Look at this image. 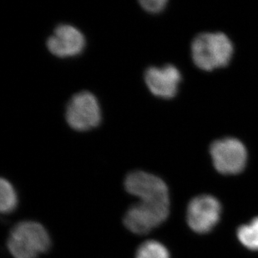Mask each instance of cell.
Here are the masks:
<instances>
[{"mask_svg": "<svg viewBox=\"0 0 258 258\" xmlns=\"http://www.w3.org/2000/svg\"><path fill=\"white\" fill-rule=\"evenodd\" d=\"M5 244L11 258H40L51 250L53 239L41 222L23 219L9 230Z\"/></svg>", "mask_w": 258, "mask_h": 258, "instance_id": "cell-1", "label": "cell"}, {"mask_svg": "<svg viewBox=\"0 0 258 258\" xmlns=\"http://www.w3.org/2000/svg\"><path fill=\"white\" fill-rule=\"evenodd\" d=\"M233 54L231 39L220 32L202 33L191 44V55L196 66L206 71L227 66Z\"/></svg>", "mask_w": 258, "mask_h": 258, "instance_id": "cell-2", "label": "cell"}, {"mask_svg": "<svg viewBox=\"0 0 258 258\" xmlns=\"http://www.w3.org/2000/svg\"><path fill=\"white\" fill-rule=\"evenodd\" d=\"M171 204L136 200L122 216V226L132 236H147L168 219Z\"/></svg>", "mask_w": 258, "mask_h": 258, "instance_id": "cell-3", "label": "cell"}, {"mask_svg": "<svg viewBox=\"0 0 258 258\" xmlns=\"http://www.w3.org/2000/svg\"><path fill=\"white\" fill-rule=\"evenodd\" d=\"M124 189L140 202L171 204L168 185L153 173L141 170L128 173L124 178Z\"/></svg>", "mask_w": 258, "mask_h": 258, "instance_id": "cell-4", "label": "cell"}, {"mask_svg": "<svg viewBox=\"0 0 258 258\" xmlns=\"http://www.w3.org/2000/svg\"><path fill=\"white\" fill-rule=\"evenodd\" d=\"M66 117L69 125L77 132L98 126L101 121V109L97 98L89 91L77 93L69 101Z\"/></svg>", "mask_w": 258, "mask_h": 258, "instance_id": "cell-5", "label": "cell"}, {"mask_svg": "<svg viewBox=\"0 0 258 258\" xmlns=\"http://www.w3.org/2000/svg\"><path fill=\"white\" fill-rule=\"evenodd\" d=\"M210 153L215 168L224 175H236L246 167L247 151L236 138L217 140L212 144Z\"/></svg>", "mask_w": 258, "mask_h": 258, "instance_id": "cell-6", "label": "cell"}, {"mask_svg": "<svg viewBox=\"0 0 258 258\" xmlns=\"http://www.w3.org/2000/svg\"><path fill=\"white\" fill-rule=\"evenodd\" d=\"M222 206L217 198L210 195L196 197L186 208V222L197 233H207L219 222Z\"/></svg>", "mask_w": 258, "mask_h": 258, "instance_id": "cell-7", "label": "cell"}, {"mask_svg": "<svg viewBox=\"0 0 258 258\" xmlns=\"http://www.w3.org/2000/svg\"><path fill=\"white\" fill-rule=\"evenodd\" d=\"M83 33L73 25H60L47 40V48L54 56L71 58L77 56L86 48Z\"/></svg>", "mask_w": 258, "mask_h": 258, "instance_id": "cell-8", "label": "cell"}, {"mask_svg": "<svg viewBox=\"0 0 258 258\" xmlns=\"http://www.w3.org/2000/svg\"><path fill=\"white\" fill-rule=\"evenodd\" d=\"M144 79L149 90L155 96L171 99L177 94L181 74L172 64H166L162 67L151 66L146 70Z\"/></svg>", "mask_w": 258, "mask_h": 258, "instance_id": "cell-9", "label": "cell"}, {"mask_svg": "<svg viewBox=\"0 0 258 258\" xmlns=\"http://www.w3.org/2000/svg\"><path fill=\"white\" fill-rule=\"evenodd\" d=\"M20 197L10 180H0V212L5 216L15 213L20 208Z\"/></svg>", "mask_w": 258, "mask_h": 258, "instance_id": "cell-10", "label": "cell"}, {"mask_svg": "<svg viewBox=\"0 0 258 258\" xmlns=\"http://www.w3.org/2000/svg\"><path fill=\"white\" fill-rule=\"evenodd\" d=\"M133 258H171L167 246L156 239H146L136 247Z\"/></svg>", "mask_w": 258, "mask_h": 258, "instance_id": "cell-11", "label": "cell"}, {"mask_svg": "<svg viewBox=\"0 0 258 258\" xmlns=\"http://www.w3.org/2000/svg\"><path fill=\"white\" fill-rule=\"evenodd\" d=\"M237 237L246 248L258 251V217L254 218L248 224L239 227Z\"/></svg>", "mask_w": 258, "mask_h": 258, "instance_id": "cell-12", "label": "cell"}, {"mask_svg": "<svg viewBox=\"0 0 258 258\" xmlns=\"http://www.w3.org/2000/svg\"><path fill=\"white\" fill-rule=\"evenodd\" d=\"M167 3L166 0H143L140 1V5L146 12L159 14L166 9Z\"/></svg>", "mask_w": 258, "mask_h": 258, "instance_id": "cell-13", "label": "cell"}]
</instances>
